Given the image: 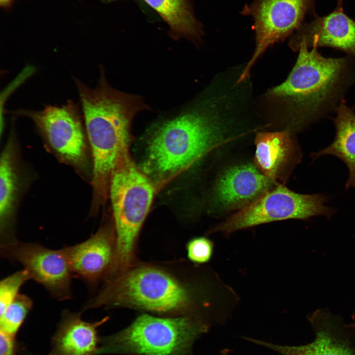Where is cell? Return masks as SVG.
<instances>
[{
  "label": "cell",
  "instance_id": "obj_8",
  "mask_svg": "<svg viewBox=\"0 0 355 355\" xmlns=\"http://www.w3.org/2000/svg\"><path fill=\"white\" fill-rule=\"evenodd\" d=\"M316 0H256L248 12L254 21L256 46L241 74L247 78L258 58L271 45L284 39L303 24L306 16L316 15Z\"/></svg>",
  "mask_w": 355,
  "mask_h": 355
},
{
  "label": "cell",
  "instance_id": "obj_10",
  "mask_svg": "<svg viewBox=\"0 0 355 355\" xmlns=\"http://www.w3.org/2000/svg\"><path fill=\"white\" fill-rule=\"evenodd\" d=\"M16 114L35 122L52 147L69 162L78 164L85 156V141L79 107L71 101L61 106H47L40 110H20Z\"/></svg>",
  "mask_w": 355,
  "mask_h": 355
},
{
  "label": "cell",
  "instance_id": "obj_20",
  "mask_svg": "<svg viewBox=\"0 0 355 355\" xmlns=\"http://www.w3.org/2000/svg\"><path fill=\"white\" fill-rule=\"evenodd\" d=\"M33 304L32 300L29 296L19 293L0 314V331L16 337L31 310Z\"/></svg>",
  "mask_w": 355,
  "mask_h": 355
},
{
  "label": "cell",
  "instance_id": "obj_11",
  "mask_svg": "<svg viewBox=\"0 0 355 355\" xmlns=\"http://www.w3.org/2000/svg\"><path fill=\"white\" fill-rule=\"evenodd\" d=\"M115 242L114 228L105 225L86 240L63 248L72 277L93 288L109 273L114 257Z\"/></svg>",
  "mask_w": 355,
  "mask_h": 355
},
{
  "label": "cell",
  "instance_id": "obj_19",
  "mask_svg": "<svg viewBox=\"0 0 355 355\" xmlns=\"http://www.w3.org/2000/svg\"><path fill=\"white\" fill-rule=\"evenodd\" d=\"M243 338L282 355H354L348 348L324 331L318 332L315 339L312 343L299 346L275 344L245 336Z\"/></svg>",
  "mask_w": 355,
  "mask_h": 355
},
{
  "label": "cell",
  "instance_id": "obj_27",
  "mask_svg": "<svg viewBox=\"0 0 355 355\" xmlns=\"http://www.w3.org/2000/svg\"><path fill=\"white\" fill-rule=\"evenodd\" d=\"M353 320H354V322L353 323L352 326L355 329V315L354 316Z\"/></svg>",
  "mask_w": 355,
  "mask_h": 355
},
{
  "label": "cell",
  "instance_id": "obj_17",
  "mask_svg": "<svg viewBox=\"0 0 355 355\" xmlns=\"http://www.w3.org/2000/svg\"><path fill=\"white\" fill-rule=\"evenodd\" d=\"M169 25L174 36L198 40L201 30L187 0H144Z\"/></svg>",
  "mask_w": 355,
  "mask_h": 355
},
{
  "label": "cell",
  "instance_id": "obj_4",
  "mask_svg": "<svg viewBox=\"0 0 355 355\" xmlns=\"http://www.w3.org/2000/svg\"><path fill=\"white\" fill-rule=\"evenodd\" d=\"M99 293L84 307L86 310L127 307L157 313H178L192 305L187 289L159 269L146 266L127 269L106 278Z\"/></svg>",
  "mask_w": 355,
  "mask_h": 355
},
{
  "label": "cell",
  "instance_id": "obj_23",
  "mask_svg": "<svg viewBox=\"0 0 355 355\" xmlns=\"http://www.w3.org/2000/svg\"><path fill=\"white\" fill-rule=\"evenodd\" d=\"M17 351L16 337L0 331V355H16Z\"/></svg>",
  "mask_w": 355,
  "mask_h": 355
},
{
  "label": "cell",
  "instance_id": "obj_22",
  "mask_svg": "<svg viewBox=\"0 0 355 355\" xmlns=\"http://www.w3.org/2000/svg\"><path fill=\"white\" fill-rule=\"evenodd\" d=\"M213 247V242L206 237L194 238L186 246L188 257L195 263H207L212 256Z\"/></svg>",
  "mask_w": 355,
  "mask_h": 355
},
{
  "label": "cell",
  "instance_id": "obj_3",
  "mask_svg": "<svg viewBox=\"0 0 355 355\" xmlns=\"http://www.w3.org/2000/svg\"><path fill=\"white\" fill-rule=\"evenodd\" d=\"M98 83L90 88L75 79L82 117L93 157V186L95 196L105 201L112 173L127 151L132 120L148 108L142 98L117 90L107 82L101 68Z\"/></svg>",
  "mask_w": 355,
  "mask_h": 355
},
{
  "label": "cell",
  "instance_id": "obj_21",
  "mask_svg": "<svg viewBox=\"0 0 355 355\" xmlns=\"http://www.w3.org/2000/svg\"><path fill=\"white\" fill-rule=\"evenodd\" d=\"M31 280L25 269L17 271L2 279L0 283V314L3 312L19 294L21 286Z\"/></svg>",
  "mask_w": 355,
  "mask_h": 355
},
{
  "label": "cell",
  "instance_id": "obj_24",
  "mask_svg": "<svg viewBox=\"0 0 355 355\" xmlns=\"http://www.w3.org/2000/svg\"><path fill=\"white\" fill-rule=\"evenodd\" d=\"M12 0H0V3L3 6H7L9 4Z\"/></svg>",
  "mask_w": 355,
  "mask_h": 355
},
{
  "label": "cell",
  "instance_id": "obj_12",
  "mask_svg": "<svg viewBox=\"0 0 355 355\" xmlns=\"http://www.w3.org/2000/svg\"><path fill=\"white\" fill-rule=\"evenodd\" d=\"M302 43L309 48H334L355 58V20L347 15L343 9L337 8L326 15L316 14L296 30L289 45L293 50L297 51Z\"/></svg>",
  "mask_w": 355,
  "mask_h": 355
},
{
  "label": "cell",
  "instance_id": "obj_26",
  "mask_svg": "<svg viewBox=\"0 0 355 355\" xmlns=\"http://www.w3.org/2000/svg\"><path fill=\"white\" fill-rule=\"evenodd\" d=\"M229 350L225 349L220 352L221 355H228Z\"/></svg>",
  "mask_w": 355,
  "mask_h": 355
},
{
  "label": "cell",
  "instance_id": "obj_1",
  "mask_svg": "<svg viewBox=\"0 0 355 355\" xmlns=\"http://www.w3.org/2000/svg\"><path fill=\"white\" fill-rule=\"evenodd\" d=\"M228 95H206L149 130L143 172L164 181L195 163L224 139L234 121Z\"/></svg>",
  "mask_w": 355,
  "mask_h": 355
},
{
  "label": "cell",
  "instance_id": "obj_16",
  "mask_svg": "<svg viewBox=\"0 0 355 355\" xmlns=\"http://www.w3.org/2000/svg\"><path fill=\"white\" fill-rule=\"evenodd\" d=\"M333 119L336 133L328 146L312 154L314 158L331 155L341 159L349 170L347 188L355 187V113L343 101L336 110Z\"/></svg>",
  "mask_w": 355,
  "mask_h": 355
},
{
  "label": "cell",
  "instance_id": "obj_18",
  "mask_svg": "<svg viewBox=\"0 0 355 355\" xmlns=\"http://www.w3.org/2000/svg\"><path fill=\"white\" fill-rule=\"evenodd\" d=\"M17 185L12 147L7 143L0 159V244L5 243L7 240L9 219L15 200Z\"/></svg>",
  "mask_w": 355,
  "mask_h": 355
},
{
  "label": "cell",
  "instance_id": "obj_2",
  "mask_svg": "<svg viewBox=\"0 0 355 355\" xmlns=\"http://www.w3.org/2000/svg\"><path fill=\"white\" fill-rule=\"evenodd\" d=\"M298 56L286 79L271 88L268 99L280 103L287 129L299 130L335 111L355 85V61L349 56L326 58L299 45Z\"/></svg>",
  "mask_w": 355,
  "mask_h": 355
},
{
  "label": "cell",
  "instance_id": "obj_6",
  "mask_svg": "<svg viewBox=\"0 0 355 355\" xmlns=\"http://www.w3.org/2000/svg\"><path fill=\"white\" fill-rule=\"evenodd\" d=\"M210 325L198 316L142 314L123 330L100 339L98 355H191L194 343Z\"/></svg>",
  "mask_w": 355,
  "mask_h": 355
},
{
  "label": "cell",
  "instance_id": "obj_25",
  "mask_svg": "<svg viewBox=\"0 0 355 355\" xmlns=\"http://www.w3.org/2000/svg\"><path fill=\"white\" fill-rule=\"evenodd\" d=\"M337 6L336 8L343 9V4L344 0H336Z\"/></svg>",
  "mask_w": 355,
  "mask_h": 355
},
{
  "label": "cell",
  "instance_id": "obj_5",
  "mask_svg": "<svg viewBox=\"0 0 355 355\" xmlns=\"http://www.w3.org/2000/svg\"><path fill=\"white\" fill-rule=\"evenodd\" d=\"M155 183L136 165L129 151L120 157L112 173L108 195L116 237L112 274L127 269L133 260L138 234L154 196Z\"/></svg>",
  "mask_w": 355,
  "mask_h": 355
},
{
  "label": "cell",
  "instance_id": "obj_9",
  "mask_svg": "<svg viewBox=\"0 0 355 355\" xmlns=\"http://www.w3.org/2000/svg\"><path fill=\"white\" fill-rule=\"evenodd\" d=\"M1 255L21 264L33 280L59 300L71 298V278L69 262L63 248L52 249L42 245L17 240L0 245Z\"/></svg>",
  "mask_w": 355,
  "mask_h": 355
},
{
  "label": "cell",
  "instance_id": "obj_7",
  "mask_svg": "<svg viewBox=\"0 0 355 355\" xmlns=\"http://www.w3.org/2000/svg\"><path fill=\"white\" fill-rule=\"evenodd\" d=\"M326 198L320 194H302L276 185L248 206L213 227L211 233L229 234L259 224L288 219H306L328 215Z\"/></svg>",
  "mask_w": 355,
  "mask_h": 355
},
{
  "label": "cell",
  "instance_id": "obj_15",
  "mask_svg": "<svg viewBox=\"0 0 355 355\" xmlns=\"http://www.w3.org/2000/svg\"><path fill=\"white\" fill-rule=\"evenodd\" d=\"M255 163L265 175L275 180L295 152L291 131L259 132L255 139Z\"/></svg>",
  "mask_w": 355,
  "mask_h": 355
},
{
  "label": "cell",
  "instance_id": "obj_14",
  "mask_svg": "<svg viewBox=\"0 0 355 355\" xmlns=\"http://www.w3.org/2000/svg\"><path fill=\"white\" fill-rule=\"evenodd\" d=\"M109 318L90 322L82 320L81 313L68 310L52 338L50 355H96L100 345L98 328Z\"/></svg>",
  "mask_w": 355,
  "mask_h": 355
},
{
  "label": "cell",
  "instance_id": "obj_13",
  "mask_svg": "<svg viewBox=\"0 0 355 355\" xmlns=\"http://www.w3.org/2000/svg\"><path fill=\"white\" fill-rule=\"evenodd\" d=\"M275 184L274 180L251 164L231 167L224 171L217 180L215 187V200L225 209H242Z\"/></svg>",
  "mask_w": 355,
  "mask_h": 355
}]
</instances>
